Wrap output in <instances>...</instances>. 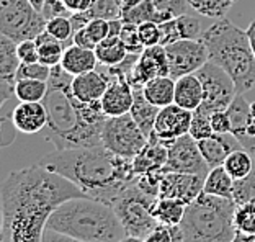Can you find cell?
Listing matches in <instances>:
<instances>
[{"instance_id": "26", "label": "cell", "mask_w": 255, "mask_h": 242, "mask_svg": "<svg viewBox=\"0 0 255 242\" xmlns=\"http://www.w3.org/2000/svg\"><path fill=\"white\" fill-rule=\"evenodd\" d=\"M121 20L125 23H134V25H141V23L146 21H154L160 25V23L173 20V16L167 11L159 10L155 7L154 0H139L129 8L121 10Z\"/></svg>"}, {"instance_id": "45", "label": "cell", "mask_w": 255, "mask_h": 242, "mask_svg": "<svg viewBox=\"0 0 255 242\" xmlns=\"http://www.w3.org/2000/svg\"><path fill=\"white\" fill-rule=\"evenodd\" d=\"M137 26H139V36H141V41L144 44V48L160 44V28H159L157 23L146 21V23H141V25H137Z\"/></svg>"}, {"instance_id": "18", "label": "cell", "mask_w": 255, "mask_h": 242, "mask_svg": "<svg viewBox=\"0 0 255 242\" xmlns=\"http://www.w3.org/2000/svg\"><path fill=\"white\" fill-rule=\"evenodd\" d=\"M169 159V146L160 141L157 136L150 134L147 144L144 146V149L139 152L134 159H132V170L134 175H142L147 172H155L162 170L167 164Z\"/></svg>"}, {"instance_id": "40", "label": "cell", "mask_w": 255, "mask_h": 242, "mask_svg": "<svg viewBox=\"0 0 255 242\" xmlns=\"http://www.w3.org/2000/svg\"><path fill=\"white\" fill-rule=\"evenodd\" d=\"M188 134L193 137V139H196V141L206 139V137H211L214 134V131H213V126H211V117H210V115L195 110Z\"/></svg>"}, {"instance_id": "6", "label": "cell", "mask_w": 255, "mask_h": 242, "mask_svg": "<svg viewBox=\"0 0 255 242\" xmlns=\"http://www.w3.org/2000/svg\"><path fill=\"white\" fill-rule=\"evenodd\" d=\"M234 198H223L203 192L187 206L180 223L183 242H231L236 238Z\"/></svg>"}, {"instance_id": "51", "label": "cell", "mask_w": 255, "mask_h": 242, "mask_svg": "<svg viewBox=\"0 0 255 242\" xmlns=\"http://www.w3.org/2000/svg\"><path fill=\"white\" fill-rule=\"evenodd\" d=\"M43 242H84V241H79L75 238H71V236H66V234H61L57 231H53V229H48L43 234Z\"/></svg>"}, {"instance_id": "54", "label": "cell", "mask_w": 255, "mask_h": 242, "mask_svg": "<svg viewBox=\"0 0 255 242\" xmlns=\"http://www.w3.org/2000/svg\"><path fill=\"white\" fill-rule=\"evenodd\" d=\"M123 25H125V21L121 18L110 20V34H108V36H112V38L120 36L121 30H123Z\"/></svg>"}, {"instance_id": "60", "label": "cell", "mask_w": 255, "mask_h": 242, "mask_svg": "<svg viewBox=\"0 0 255 242\" xmlns=\"http://www.w3.org/2000/svg\"><path fill=\"white\" fill-rule=\"evenodd\" d=\"M251 117L255 118V102L251 103Z\"/></svg>"}, {"instance_id": "35", "label": "cell", "mask_w": 255, "mask_h": 242, "mask_svg": "<svg viewBox=\"0 0 255 242\" xmlns=\"http://www.w3.org/2000/svg\"><path fill=\"white\" fill-rule=\"evenodd\" d=\"M237 0H188L190 7L196 13H200L208 18H224L226 13L233 8Z\"/></svg>"}, {"instance_id": "58", "label": "cell", "mask_w": 255, "mask_h": 242, "mask_svg": "<svg viewBox=\"0 0 255 242\" xmlns=\"http://www.w3.org/2000/svg\"><path fill=\"white\" fill-rule=\"evenodd\" d=\"M247 132H249V136L254 137V139H255V118H251V121H249Z\"/></svg>"}, {"instance_id": "53", "label": "cell", "mask_w": 255, "mask_h": 242, "mask_svg": "<svg viewBox=\"0 0 255 242\" xmlns=\"http://www.w3.org/2000/svg\"><path fill=\"white\" fill-rule=\"evenodd\" d=\"M64 5H66L72 13H77V11H85L89 8L92 5V0H64Z\"/></svg>"}, {"instance_id": "2", "label": "cell", "mask_w": 255, "mask_h": 242, "mask_svg": "<svg viewBox=\"0 0 255 242\" xmlns=\"http://www.w3.org/2000/svg\"><path fill=\"white\" fill-rule=\"evenodd\" d=\"M72 79L61 66L53 67L43 100L48 113L46 139L59 151L102 146V128L108 117L100 102L85 103L72 94Z\"/></svg>"}, {"instance_id": "63", "label": "cell", "mask_w": 255, "mask_h": 242, "mask_svg": "<svg viewBox=\"0 0 255 242\" xmlns=\"http://www.w3.org/2000/svg\"><path fill=\"white\" fill-rule=\"evenodd\" d=\"M254 242H255V241H254Z\"/></svg>"}, {"instance_id": "14", "label": "cell", "mask_w": 255, "mask_h": 242, "mask_svg": "<svg viewBox=\"0 0 255 242\" xmlns=\"http://www.w3.org/2000/svg\"><path fill=\"white\" fill-rule=\"evenodd\" d=\"M205 177L195 174H182V172H164L160 180L159 198H177L187 205L203 193Z\"/></svg>"}, {"instance_id": "48", "label": "cell", "mask_w": 255, "mask_h": 242, "mask_svg": "<svg viewBox=\"0 0 255 242\" xmlns=\"http://www.w3.org/2000/svg\"><path fill=\"white\" fill-rule=\"evenodd\" d=\"M160 44L162 46H169L175 41H180V33H178V26H177V20H169L165 23H160Z\"/></svg>"}, {"instance_id": "33", "label": "cell", "mask_w": 255, "mask_h": 242, "mask_svg": "<svg viewBox=\"0 0 255 242\" xmlns=\"http://www.w3.org/2000/svg\"><path fill=\"white\" fill-rule=\"evenodd\" d=\"M254 160L255 155L251 151H247V149L241 147L231 152L223 165L234 180H242V178H246L252 172Z\"/></svg>"}, {"instance_id": "43", "label": "cell", "mask_w": 255, "mask_h": 242, "mask_svg": "<svg viewBox=\"0 0 255 242\" xmlns=\"http://www.w3.org/2000/svg\"><path fill=\"white\" fill-rule=\"evenodd\" d=\"M177 20V26H178V33H180L182 39H200L201 38V23L196 16H191L188 13H185L182 16H178Z\"/></svg>"}, {"instance_id": "5", "label": "cell", "mask_w": 255, "mask_h": 242, "mask_svg": "<svg viewBox=\"0 0 255 242\" xmlns=\"http://www.w3.org/2000/svg\"><path fill=\"white\" fill-rule=\"evenodd\" d=\"M210 62L229 74L237 94L244 95L255 87V54L247 31L233 21L219 18L201 34Z\"/></svg>"}, {"instance_id": "16", "label": "cell", "mask_w": 255, "mask_h": 242, "mask_svg": "<svg viewBox=\"0 0 255 242\" xmlns=\"http://www.w3.org/2000/svg\"><path fill=\"white\" fill-rule=\"evenodd\" d=\"M108 89L100 100L103 113L108 118L129 113L132 102H134V90H132L129 80L126 76H112L108 77Z\"/></svg>"}, {"instance_id": "15", "label": "cell", "mask_w": 255, "mask_h": 242, "mask_svg": "<svg viewBox=\"0 0 255 242\" xmlns=\"http://www.w3.org/2000/svg\"><path fill=\"white\" fill-rule=\"evenodd\" d=\"M164 76H170L169 59H167L164 46L155 44V46H149V48H146L139 54L134 71L128 77V80L134 87V85H144L149 80Z\"/></svg>"}, {"instance_id": "55", "label": "cell", "mask_w": 255, "mask_h": 242, "mask_svg": "<svg viewBox=\"0 0 255 242\" xmlns=\"http://www.w3.org/2000/svg\"><path fill=\"white\" fill-rule=\"evenodd\" d=\"M247 34H249V39H251V44H252V49H254V54H255V21H252L251 25L247 28Z\"/></svg>"}, {"instance_id": "44", "label": "cell", "mask_w": 255, "mask_h": 242, "mask_svg": "<svg viewBox=\"0 0 255 242\" xmlns=\"http://www.w3.org/2000/svg\"><path fill=\"white\" fill-rule=\"evenodd\" d=\"M84 28H85L87 34H89V36L92 38V41H94L95 44L103 41V39H107L108 34H110V21L103 20V18L90 20Z\"/></svg>"}, {"instance_id": "37", "label": "cell", "mask_w": 255, "mask_h": 242, "mask_svg": "<svg viewBox=\"0 0 255 242\" xmlns=\"http://www.w3.org/2000/svg\"><path fill=\"white\" fill-rule=\"evenodd\" d=\"M46 30H48L51 34L59 39V41L64 43V46H71L74 44V26L71 23V18L69 16H57V18L48 20L46 23Z\"/></svg>"}, {"instance_id": "50", "label": "cell", "mask_w": 255, "mask_h": 242, "mask_svg": "<svg viewBox=\"0 0 255 242\" xmlns=\"http://www.w3.org/2000/svg\"><path fill=\"white\" fill-rule=\"evenodd\" d=\"M16 126L13 124V121H11V118H2V146L7 147L8 144L15 139L16 136Z\"/></svg>"}, {"instance_id": "28", "label": "cell", "mask_w": 255, "mask_h": 242, "mask_svg": "<svg viewBox=\"0 0 255 242\" xmlns=\"http://www.w3.org/2000/svg\"><path fill=\"white\" fill-rule=\"evenodd\" d=\"M142 92L152 105L159 108L169 107L175 103V79L170 76L152 79L142 85Z\"/></svg>"}, {"instance_id": "12", "label": "cell", "mask_w": 255, "mask_h": 242, "mask_svg": "<svg viewBox=\"0 0 255 242\" xmlns=\"http://www.w3.org/2000/svg\"><path fill=\"white\" fill-rule=\"evenodd\" d=\"M164 172H182V174L206 177L210 167L203 159L196 139H193L190 134H185L170 144L169 159H167Z\"/></svg>"}, {"instance_id": "13", "label": "cell", "mask_w": 255, "mask_h": 242, "mask_svg": "<svg viewBox=\"0 0 255 242\" xmlns=\"http://www.w3.org/2000/svg\"><path fill=\"white\" fill-rule=\"evenodd\" d=\"M191 120H193V112L185 110L177 103H172L169 107L160 108L152 132L170 147V144L175 139L188 134Z\"/></svg>"}, {"instance_id": "36", "label": "cell", "mask_w": 255, "mask_h": 242, "mask_svg": "<svg viewBox=\"0 0 255 242\" xmlns=\"http://www.w3.org/2000/svg\"><path fill=\"white\" fill-rule=\"evenodd\" d=\"M234 224L237 233L255 238V201H246L236 206Z\"/></svg>"}, {"instance_id": "24", "label": "cell", "mask_w": 255, "mask_h": 242, "mask_svg": "<svg viewBox=\"0 0 255 242\" xmlns=\"http://www.w3.org/2000/svg\"><path fill=\"white\" fill-rule=\"evenodd\" d=\"M175 103L185 110L195 112L203 103V85L196 74L175 80Z\"/></svg>"}, {"instance_id": "22", "label": "cell", "mask_w": 255, "mask_h": 242, "mask_svg": "<svg viewBox=\"0 0 255 242\" xmlns=\"http://www.w3.org/2000/svg\"><path fill=\"white\" fill-rule=\"evenodd\" d=\"M97 64H98V59L94 49H87V48H82V46L71 44L64 49L62 61L59 66L67 74H71L72 77H77L80 74L95 71Z\"/></svg>"}, {"instance_id": "20", "label": "cell", "mask_w": 255, "mask_h": 242, "mask_svg": "<svg viewBox=\"0 0 255 242\" xmlns=\"http://www.w3.org/2000/svg\"><path fill=\"white\" fill-rule=\"evenodd\" d=\"M226 113L229 115L231 124H233L231 134H234L237 139L241 141L242 147L254 154L255 139L249 136V132H247L249 121H251V118H252L251 117V103L246 102L244 95H242V94H237L234 97V100L231 102V105L228 107Z\"/></svg>"}, {"instance_id": "61", "label": "cell", "mask_w": 255, "mask_h": 242, "mask_svg": "<svg viewBox=\"0 0 255 242\" xmlns=\"http://www.w3.org/2000/svg\"><path fill=\"white\" fill-rule=\"evenodd\" d=\"M123 2H126V0H118V3H120V7H121V3H123Z\"/></svg>"}, {"instance_id": "3", "label": "cell", "mask_w": 255, "mask_h": 242, "mask_svg": "<svg viewBox=\"0 0 255 242\" xmlns=\"http://www.w3.org/2000/svg\"><path fill=\"white\" fill-rule=\"evenodd\" d=\"M39 164L69 178L85 197L112 205L136 180L132 159L121 157L105 146L64 149L46 154Z\"/></svg>"}, {"instance_id": "42", "label": "cell", "mask_w": 255, "mask_h": 242, "mask_svg": "<svg viewBox=\"0 0 255 242\" xmlns=\"http://www.w3.org/2000/svg\"><path fill=\"white\" fill-rule=\"evenodd\" d=\"M53 72V67L43 64V62H30V64H23L16 72V80L18 79H34V80H44L48 82Z\"/></svg>"}, {"instance_id": "21", "label": "cell", "mask_w": 255, "mask_h": 242, "mask_svg": "<svg viewBox=\"0 0 255 242\" xmlns=\"http://www.w3.org/2000/svg\"><path fill=\"white\" fill-rule=\"evenodd\" d=\"M110 80L103 72L95 71L80 74V76L72 79V94L77 97L80 102L94 103L100 102L103 94L108 89Z\"/></svg>"}, {"instance_id": "31", "label": "cell", "mask_w": 255, "mask_h": 242, "mask_svg": "<svg viewBox=\"0 0 255 242\" xmlns=\"http://www.w3.org/2000/svg\"><path fill=\"white\" fill-rule=\"evenodd\" d=\"M187 203L177 198H159L154 206V216L159 223L178 226L182 223L185 213H187Z\"/></svg>"}, {"instance_id": "59", "label": "cell", "mask_w": 255, "mask_h": 242, "mask_svg": "<svg viewBox=\"0 0 255 242\" xmlns=\"http://www.w3.org/2000/svg\"><path fill=\"white\" fill-rule=\"evenodd\" d=\"M30 2L36 7L39 11H41V8H43V3H44V0H30Z\"/></svg>"}, {"instance_id": "46", "label": "cell", "mask_w": 255, "mask_h": 242, "mask_svg": "<svg viewBox=\"0 0 255 242\" xmlns=\"http://www.w3.org/2000/svg\"><path fill=\"white\" fill-rule=\"evenodd\" d=\"M41 13L46 21L57 18V16H69V18L72 16V11L64 5V0H44Z\"/></svg>"}, {"instance_id": "8", "label": "cell", "mask_w": 255, "mask_h": 242, "mask_svg": "<svg viewBox=\"0 0 255 242\" xmlns=\"http://www.w3.org/2000/svg\"><path fill=\"white\" fill-rule=\"evenodd\" d=\"M46 18L30 0H0V33L20 43L46 30Z\"/></svg>"}, {"instance_id": "1", "label": "cell", "mask_w": 255, "mask_h": 242, "mask_svg": "<svg viewBox=\"0 0 255 242\" xmlns=\"http://www.w3.org/2000/svg\"><path fill=\"white\" fill-rule=\"evenodd\" d=\"M79 197L85 195L75 183L41 164L10 172L2 185V242H43L53 211Z\"/></svg>"}, {"instance_id": "10", "label": "cell", "mask_w": 255, "mask_h": 242, "mask_svg": "<svg viewBox=\"0 0 255 242\" xmlns=\"http://www.w3.org/2000/svg\"><path fill=\"white\" fill-rule=\"evenodd\" d=\"M203 85V103L198 112L211 115L216 112H226L231 102L237 95L236 85L229 74L221 67L208 61L205 66L195 72Z\"/></svg>"}, {"instance_id": "30", "label": "cell", "mask_w": 255, "mask_h": 242, "mask_svg": "<svg viewBox=\"0 0 255 242\" xmlns=\"http://www.w3.org/2000/svg\"><path fill=\"white\" fill-rule=\"evenodd\" d=\"M34 41L38 44V53H39V62L49 66V67H56L61 64L62 61V54H64V46L62 41H59L54 34H51L48 30H44L43 33H39Z\"/></svg>"}, {"instance_id": "38", "label": "cell", "mask_w": 255, "mask_h": 242, "mask_svg": "<svg viewBox=\"0 0 255 242\" xmlns=\"http://www.w3.org/2000/svg\"><path fill=\"white\" fill-rule=\"evenodd\" d=\"M146 242H183V233L180 224L178 226H170V224L159 223L146 238Z\"/></svg>"}, {"instance_id": "25", "label": "cell", "mask_w": 255, "mask_h": 242, "mask_svg": "<svg viewBox=\"0 0 255 242\" xmlns=\"http://www.w3.org/2000/svg\"><path fill=\"white\" fill-rule=\"evenodd\" d=\"M132 90H134V102H132L129 113L132 120L137 123L139 128L142 129L144 134L149 137L154 131V124H155V120H157L160 108L152 105V103L146 99V95H144V92H142V85H134Z\"/></svg>"}, {"instance_id": "49", "label": "cell", "mask_w": 255, "mask_h": 242, "mask_svg": "<svg viewBox=\"0 0 255 242\" xmlns=\"http://www.w3.org/2000/svg\"><path fill=\"white\" fill-rule=\"evenodd\" d=\"M211 126L213 131L216 134H228L233 129V124H231V118L226 112H216L211 115Z\"/></svg>"}, {"instance_id": "17", "label": "cell", "mask_w": 255, "mask_h": 242, "mask_svg": "<svg viewBox=\"0 0 255 242\" xmlns=\"http://www.w3.org/2000/svg\"><path fill=\"white\" fill-rule=\"evenodd\" d=\"M10 118L16 129L25 134H36L48 123V113L43 102H20L10 113Z\"/></svg>"}, {"instance_id": "57", "label": "cell", "mask_w": 255, "mask_h": 242, "mask_svg": "<svg viewBox=\"0 0 255 242\" xmlns=\"http://www.w3.org/2000/svg\"><path fill=\"white\" fill-rule=\"evenodd\" d=\"M120 242H146L144 241V238H137V236H131V234H126L123 239H121Z\"/></svg>"}, {"instance_id": "62", "label": "cell", "mask_w": 255, "mask_h": 242, "mask_svg": "<svg viewBox=\"0 0 255 242\" xmlns=\"http://www.w3.org/2000/svg\"><path fill=\"white\" fill-rule=\"evenodd\" d=\"M254 155H255V147H254Z\"/></svg>"}, {"instance_id": "56", "label": "cell", "mask_w": 255, "mask_h": 242, "mask_svg": "<svg viewBox=\"0 0 255 242\" xmlns=\"http://www.w3.org/2000/svg\"><path fill=\"white\" fill-rule=\"evenodd\" d=\"M254 241H255V238H252V236H244V234L237 233L236 238L231 242H254Z\"/></svg>"}, {"instance_id": "4", "label": "cell", "mask_w": 255, "mask_h": 242, "mask_svg": "<svg viewBox=\"0 0 255 242\" xmlns=\"http://www.w3.org/2000/svg\"><path fill=\"white\" fill-rule=\"evenodd\" d=\"M46 228L84 242H120L126 236L113 206L89 197L64 201L49 216Z\"/></svg>"}, {"instance_id": "39", "label": "cell", "mask_w": 255, "mask_h": 242, "mask_svg": "<svg viewBox=\"0 0 255 242\" xmlns=\"http://www.w3.org/2000/svg\"><path fill=\"white\" fill-rule=\"evenodd\" d=\"M234 201L236 205L246 203V201H255V160L254 169L246 178L236 180L234 185Z\"/></svg>"}, {"instance_id": "27", "label": "cell", "mask_w": 255, "mask_h": 242, "mask_svg": "<svg viewBox=\"0 0 255 242\" xmlns=\"http://www.w3.org/2000/svg\"><path fill=\"white\" fill-rule=\"evenodd\" d=\"M16 46L18 43L11 38L0 34V82L3 84H16V72L21 66Z\"/></svg>"}, {"instance_id": "11", "label": "cell", "mask_w": 255, "mask_h": 242, "mask_svg": "<svg viewBox=\"0 0 255 242\" xmlns=\"http://www.w3.org/2000/svg\"><path fill=\"white\" fill-rule=\"evenodd\" d=\"M172 79H180L188 74H195L210 61L205 41L200 39H180L169 46H164Z\"/></svg>"}, {"instance_id": "7", "label": "cell", "mask_w": 255, "mask_h": 242, "mask_svg": "<svg viewBox=\"0 0 255 242\" xmlns=\"http://www.w3.org/2000/svg\"><path fill=\"white\" fill-rule=\"evenodd\" d=\"M159 198L150 197L137 188L134 182L128 187L112 203L115 213L118 215L126 234L146 238L157 226L159 221L154 216V206Z\"/></svg>"}, {"instance_id": "47", "label": "cell", "mask_w": 255, "mask_h": 242, "mask_svg": "<svg viewBox=\"0 0 255 242\" xmlns=\"http://www.w3.org/2000/svg\"><path fill=\"white\" fill-rule=\"evenodd\" d=\"M16 53L23 64H30V62H38L39 61V53H38V44L34 39H23L16 46Z\"/></svg>"}, {"instance_id": "9", "label": "cell", "mask_w": 255, "mask_h": 242, "mask_svg": "<svg viewBox=\"0 0 255 242\" xmlns=\"http://www.w3.org/2000/svg\"><path fill=\"white\" fill-rule=\"evenodd\" d=\"M147 141L149 137L132 120L131 113L107 118L102 128V146L126 159H134Z\"/></svg>"}, {"instance_id": "29", "label": "cell", "mask_w": 255, "mask_h": 242, "mask_svg": "<svg viewBox=\"0 0 255 242\" xmlns=\"http://www.w3.org/2000/svg\"><path fill=\"white\" fill-rule=\"evenodd\" d=\"M234 185L236 180L224 169V165H219L210 169V172H208V175L205 177L203 192L208 195H214V197L234 198Z\"/></svg>"}, {"instance_id": "19", "label": "cell", "mask_w": 255, "mask_h": 242, "mask_svg": "<svg viewBox=\"0 0 255 242\" xmlns=\"http://www.w3.org/2000/svg\"><path fill=\"white\" fill-rule=\"evenodd\" d=\"M196 142H198L203 159L206 160L210 169L223 165L231 152L242 147L241 141L234 134H231V132H228V134H216L214 132L211 137L200 139Z\"/></svg>"}, {"instance_id": "41", "label": "cell", "mask_w": 255, "mask_h": 242, "mask_svg": "<svg viewBox=\"0 0 255 242\" xmlns=\"http://www.w3.org/2000/svg\"><path fill=\"white\" fill-rule=\"evenodd\" d=\"M120 39L123 41L129 54H141L146 49L141 41V36H139V26L134 23H125L123 30L120 33Z\"/></svg>"}, {"instance_id": "32", "label": "cell", "mask_w": 255, "mask_h": 242, "mask_svg": "<svg viewBox=\"0 0 255 242\" xmlns=\"http://www.w3.org/2000/svg\"><path fill=\"white\" fill-rule=\"evenodd\" d=\"M95 54H97L98 64L117 66L120 62H123L129 53H128V49L125 48V44L120 39V36H115V38L108 36L107 39H103V41L97 44Z\"/></svg>"}, {"instance_id": "23", "label": "cell", "mask_w": 255, "mask_h": 242, "mask_svg": "<svg viewBox=\"0 0 255 242\" xmlns=\"http://www.w3.org/2000/svg\"><path fill=\"white\" fill-rule=\"evenodd\" d=\"M94 18H103L108 21L121 18V7L118 0H92V5L85 11L72 13L71 23L74 26V31H79L80 28H84Z\"/></svg>"}, {"instance_id": "34", "label": "cell", "mask_w": 255, "mask_h": 242, "mask_svg": "<svg viewBox=\"0 0 255 242\" xmlns=\"http://www.w3.org/2000/svg\"><path fill=\"white\" fill-rule=\"evenodd\" d=\"M48 82L34 79H18L15 84V97L20 102H43L48 94Z\"/></svg>"}, {"instance_id": "52", "label": "cell", "mask_w": 255, "mask_h": 242, "mask_svg": "<svg viewBox=\"0 0 255 242\" xmlns=\"http://www.w3.org/2000/svg\"><path fill=\"white\" fill-rule=\"evenodd\" d=\"M74 44L82 46V48H87V49H94V51L97 48V44L92 41V38L87 34L85 28H80L79 31L74 33Z\"/></svg>"}]
</instances>
